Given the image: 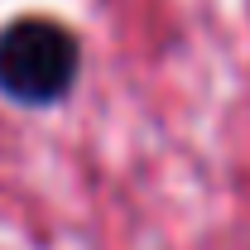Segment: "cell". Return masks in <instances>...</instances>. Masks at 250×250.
Listing matches in <instances>:
<instances>
[{"label":"cell","instance_id":"6da1fadb","mask_svg":"<svg viewBox=\"0 0 250 250\" xmlns=\"http://www.w3.org/2000/svg\"><path fill=\"white\" fill-rule=\"evenodd\" d=\"M77 77V39L43 20H15L0 29V92L29 106H48L58 101Z\"/></svg>","mask_w":250,"mask_h":250}]
</instances>
